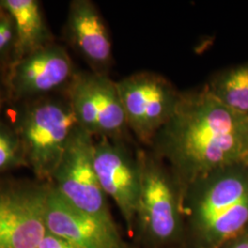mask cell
Returning a JSON list of instances; mask_svg holds the SVG:
<instances>
[{
	"label": "cell",
	"instance_id": "21",
	"mask_svg": "<svg viewBox=\"0 0 248 248\" xmlns=\"http://www.w3.org/2000/svg\"><path fill=\"white\" fill-rule=\"evenodd\" d=\"M0 108H1V92H0Z\"/></svg>",
	"mask_w": 248,
	"mask_h": 248
},
{
	"label": "cell",
	"instance_id": "6",
	"mask_svg": "<svg viewBox=\"0 0 248 248\" xmlns=\"http://www.w3.org/2000/svg\"><path fill=\"white\" fill-rule=\"evenodd\" d=\"M130 132L150 147L172 117L181 92L163 76L138 72L116 82Z\"/></svg>",
	"mask_w": 248,
	"mask_h": 248
},
{
	"label": "cell",
	"instance_id": "7",
	"mask_svg": "<svg viewBox=\"0 0 248 248\" xmlns=\"http://www.w3.org/2000/svg\"><path fill=\"white\" fill-rule=\"evenodd\" d=\"M68 102L78 124L94 137L126 141L130 130L116 82L95 72L75 73Z\"/></svg>",
	"mask_w": 248,
	"mask_h": 248
},
{
	"label": "cell",
	"instance_id": "14",
	"mask_svg": "<svg viewBox=\"0 0 248 248\" xmlns=\"http://www.w3.org/2000/svg\"><path fill=\"white\" fill-rule=\"evenodd\" d=\"M205 86L225 106L248 114V62L220 72Z\"/></svg>",
	"mask_w": 248,
	"mask_h": 248
},
{
	"label": "cell",
	"instance_id": "19",
	"mask_svg": "<svg viewBox=\"0 0 248 248\" xmlns=\"http://www.w3.org/2000/svg\"><path fill=\"white\" fill-rule=\"evenodd\" d=\"M4 10V9H3V7L0 5V12H2Z\"/></svg>",
	"mask_w": 248,
	"mask_h": 248
},
{
	"label": "cell",
	"instance_id": "13",
	"mask_svg": "<svg viewBox=\"0 0 248 248\" xmlns=\"http://www.w3.org/2000/svg\"><path fill=\"white\" fill-rule=\"evenodd\" d=\"M0 5L10 15L15 26L13 62L52 44L38 1L1 0Z\"/></svg>",
	"mask_w": 248,
	"mask_h": 248
},
{
	"label": "cell",
	"instance_id": "4",
	"mask_svg": "<svg viewBox=\"0 0 248 248\" xmlns=\"http://www.w3.org/2000/svg\"><path fill=\"white\" fill-rule=\"evenodd\" d=\"M136 152L141 168L136 225L151 244H172L180 237L184 225L177 185L162 161L146 151Z\"/></svg>",
	"mask_w": 248,
	"mask_h": 248
},
{
	"label": "cell",
	"instance_id": "20",
	"mask_svg": "<svg viewBox=\"0 0 248 248\" xmlns=\"http://www.w3.org/2000/svg\"><path fill=\"white\" fill-rule=\"evenodd\" d=\"M245 165H246V166H247V167L248 168V160H247V162H246V164H245Z\"/></svg>",
	"mask_w": 248,
	"mask_h": 248
},
{
	"label": "cell",
	"instance_id": "18",
	"mask_svg": "<svg viewBox=\"0 0 248 248\" xmlns=\"http://www.w3.org/2000/svg\"><path fill=\"white\" fill-rule=\"evenodd\" d=\"M220 248H248V232L231 239Z\"/></svg>",
	"mask_w": 248,
	"mask_h": 248
},
{
	"label": "cell",
	"instance_id": "1",
	"mask_svg": "<svg viewBox=\"0 0 248 248\" xmlns=\"http://www.w3.org/2000/svg\"><path fill=\"white\" fill-rule=\"evenodd\" d=\"M150 147L170 167L180 197L187 186L214 171L246 164L248 114L222 104L206 86L181 92L173 115Z\"/></svg>",
	"mask_w": 248,
	"mask_h": 248
},
{
	"label": "cell",
	"instance_id": "10",
	"mask_svg": "<svg viewBox=\"0 0 248 248\" xmlns=\"http://www.w3.org/2000/svg\"><path fill=\"white\" fill-rule=\"evenodd\" d=\"M74 75L67 51L51 44L11 62L8 84L15 98H35L68 85Z\"/></svg>",
	"mask_w": 248,
	"mask_h": 248
},
{
	"label": "cell",
	"instance_id": "15",
	"mask_svg": "<svg viewBox=\"0 0 248 248\" xmlns=\"http://www.w3.org/2000/svg\"><path fill=\"white\" fill-rule=\"evenodd\" d=\"M26 166L16 130L0 123V171Z\"/></svg>",
	"mask_w": 248,
	"mask_h": 248
},
{
	"label": "cell",
	"instance_id": "8",
	"mask_svg": "<svg viewBox=\"0 0 248 248\" xmlns=\"http://www.w3.org/2000/svg\"><path fill=\"white\" fill-rule=\"evenodd\" d=\"M126 143L106 137L98 138L94 166L103 191L115 202L129 233L133 235L141 192V168L137 152L133 154Z\"/></svg>",
	"mask_w": 248,
	"mask_h": 248
},
{
	"label": "cell",
	"instance_id": "16",
	"mask_svg": "<svg viewBox=\"0 0 248 248\" xmlns=\"http://www.w3.org/2000/svg\"><path fill=\"white\" fill-rule=\"evenodd\" d=\"M16 32L13 19L4 9L0 12V60L15 49Z\"/></svg>",
	"mask_w": 248,
	"mask_h": 248
},
{
	"label": "cell",
	"instance_id": "22",
	"mask_svg": "<svg viewBox=\"0 0 248 248\" xmlns=\"http://www.w3.org/2000/svg\"></svg>",
	"mask_w": 248,
	"mask_h": 248
},
{
	"label": "cell",
	"instance_id": "12",
	"mask_svg": "<svg viewBox=\"0 0 248 248\" xmlns=\"http://www.w3.org/2000/svg\"><path fill=\"white\" fill-rule=\"evenodd\" d=\"M66 35L74 48L94 69L93 72L106 75L112 61V45L104 20L93 2L72 1Z\"/></svg>",
	"mask_w": 248,
	"mask_h": 248
},
{
	"label": "cell",
	"instance_id": "17",
	"mask_svg": "<svg viewBox=\"0 0 248 248\" xmlns=\"http://www.w3.org/2000/svg\"><path fill=\"white\" fill-rule=\"evenodd\" d=\"M38 248H81L67 240L47 232Z\"/></svg>",
	"mask_w": 248,
	"mask_h": 248
},
{
	"label": "cell",
	"instance_id": "11",
	"mask_svg": "<svg viewBox=\"0 0 248 248\" xmlns=\"http://www.w3.org/2000/svg\"><path fill=\"white\" fill-rule=\"evenodd\" d=\"M45 220L47 231L81 248H127L117 226L75 207L49 186Z\"/></svg>",
	"mask_w": 248,
	"mask_h": 248
},
{
	"label": "cell",
	"instance_id": "3",
	"mask_svg": "<svg viewBox=\"0 0 248 248\" xmlns=\"http://www.w3.org/2000/svg\"><path fill=\"white\" fill-rule=\"evenodd\" d=\"M78 122L68 102L47 99L28 106L16 127L26 166L51 179Z\"/></svg>",
	"mask_w": 248,
	"mask_h": 248
},
{
	"label": "cell",
	"instance_id": "2",
	"mask_svg": "<svg viewBox=\"0 0 248 248\" xmlns=\"http://www.w3.org/2000/svg\"><path fill=\"white\" fill-rule=\"evenodd\" d=\"M181 210L196 248H220L248 230V168L219 169L187 186Z\"/></svg>",
	"mask_w": 248,
	"mask_h": 248
},
{
	"label": "cell",
	"instance_id": "5",
	"mask_svg": "<svg viewBox=\"0 0 248 248\" xmlns=\"http://www.w3.org/2000/svg\"><path fill=\"white\" fill-rule=\"evenodd\" d=\"M94 151V136L78 125L53 173V186L78 209L116 226L95 170Z\"/></svg>",
	"mask_w": 248,
	"mask_h": 248
},
{
	"label": "cell",
	"instance_id": "9",
	"mask_svg": "<svg viewBox=\"0 0 248 248\" xmlns=\"http://www.w3.org/2000/svg\"><path fill=\"white\" fill-rule=\"evenodd\" d=\"M50 186L0 188V248H38L47 233L45 212Z\"/></svg>",
	"mask_w": 248,
	"mask_h": 248
}]
</instances>
